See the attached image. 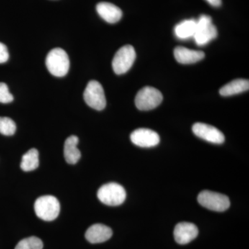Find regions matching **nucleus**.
<instances>
[{
    "instance_id": "obj_1",
    "label": "nucleus",
    "mask_w": 249,
    "mask_h": 249,
    "mask_svg": "<svg viewBox=\"0 0 249 249\" xmlns=\"http://www.w3.org/2000/svg\"><path fill=\"white\" fill-rule=\"evenodd\" d=\"M47 70L54 76H66L70 70V58L65 50L55 48L51 50L46 58Z\"/></svg>"
},
{
    "instance_id": "obj_2",
    "label": "nucleus",
    "mask_w": 249,
    "mask_h": 249,
    "mask_svg": "<svg viewBox=\"0 0 249 249\" xmlns=\"http://www.w3.org/2000/svg\"><path fill=\"white\" fill-rule=\"evenodd\" d=\"M36 215L42 220L53 221L60 213V203L55 196H42L37 198L34 204Z\"/></svg>"
},
{
    "instance_id": "obj_3",
    "label": "nucleus",
    "mask_w": 249,
    "mask_h": 249,
    "mask_svg": "<svg viewBox=\"0 0 249 249\" xmlns=\"http://www.w3.org/2000/svg\"><path fill=\"white\" fill-rule=\"evenodd\" d=\"M97 196L103 204L116 206L122 204L125 200L126 192L119 183H108L99 188Z\"/></svg>"
},
{
    "instance_id": "obj_4",
    "label": "nucleus",
    "mask_w": 249,
    "mask_h": 249,
    "mask_svg": "<svg viewBox=\"0 0 249 249\" xmlns=\"http://www.w3.org/2000/svg\"><path fill=\"white\" fill-rule=\"evenodd\" d=\"M217 36V29L213 24L212 19L209 16L201 15L196 20V28L193 36L196 45L204 46L210 41L216 38Z\"/></svg>"
},
{
    "instance_id": "obj_5",
    "label": "nucleus",
    "mask_w": 249,
    "mask_h": 249,
    "mask_svg": "<svg viewBox=\"0 0 249 249\" xmlns=\"http://www.w3.org/2000/svg\"><path fill=\"white\" fill-rule=\"evenodd\" d=\"M163 101L161 92L155 88L145 87L137 93L135 105L139 110L148 111L158 107Z\"/></svg>"
},
{
    "instance_id": "obj_6",
    "label": "nucleus",
    "mask_w": 249,
    "mask_h": 249,
    "mask_svg": "<svg viewBox=\"0 0 249 249\" xmlns=\"http://www.w3.org/2000/svg\"><path fill=\"white\" fill-rule=\"evenodd\" d=\"M135 49L131 45L121 47L116 52L112 60V68L117 75L124 74L130 70L136 60Z\"/></svg>"
},
{
    "instance_id": "obj_7",
    "label": "nucleus",
    "mask_w": 249,
    "mask_h": 249,
    "mask_svg": "<svg viewBox=\"0 0 249 249\" xmlns=\"http://www.w3.org/2000/svg\"><path fill=\"white\" fill-rule=\"evenodd\" d=\"M198 202L203 207L211 211L223 212L230 206V200L227 196L221 193L209 191L201 192L198 196Z\"/></svg>"
},
{
    "instance_id": "obj_8",
    "label": "nucleus",
    "mask_w": 249,
    "mask_h": 249,
    "mask_svg": "<svg viewBox=\"0 0 249 249\" xmlns=\"http://www.w3.org/2000/svg\"><path fill=\"white\" fill-rule=\"evenodd\" d=\"M85 103L90 107L96 110H103L106 106V98L104 89L101 83L96 80H91L85 88L84 94Z\"/></svg>"
},
{
    "instance_id": "obj_9",
    "label": "nucleus",
    "mask_w": 249,
    "mask_h": 249,
    "mask_svg": "<svg viewBox=\"0 0 249 249\" xmlns=\"http://www.w3.org/2000/svg\"><path fill=\"white\" fill-rule=\"evenodd\" d=\"M193 132L196 137L212 143L222 144L225 141V137L222 132L210 124L196 123L193 124Z\"/></svg>"
},
{
    "instance_id": "obj_10",
    "label": "nucleus",
    "mask_w": 249,
    "mask_h": 249,
    "mask_svg": "<svg viewBox=\"0 0 249 249\" xmlns=\"http://www.w3.org/2000/svg\"><path fill=\"white\" fill-rule=\"evenodd\" d=\"M134 145L142 147H151L158 145L160 142L159 134L152 129L139 128L134 130L130 135Z\"/></svg>"
},
{
    "instance_id": "obj_11",
    "label": "nucleus",
    "mask_w": 249,
    "mask_h": 249,
    "mask_svg": "<svg viewBox=\"0 0 249 249\" xmlns=\"http://www.w3.org/2000/svg\"><path fill=\"white\" fill-rule=\"evenodd\" d=\"M199 231L194 224L189 222L178 223L174 230L175 240L179 245H186L197 237Z\"/></svg>"
},
{
    "instance_id": "obj_12",
    "label": "nucleus",
    "mask_w": 249,
    "mask_h": 249,
    "mask_svg": "<svg viewBox=\"0 0 249 249\" xmlns=\"http://www.w3.org/2000/svg\"><path fill=\"white\" fill-rule=\"evenodd\" d=\"M112 231L110 228L101 224H93L88 229L85 237L91 244L102 243L111 238Z\"/></svg>"
},
{
    "instance_id": "obj_13",
    "label": "nucleus",
    "mask_w": 249,
    "mask_h": 249,
    "mask_svg": "<svg viewBox=\"0 0 249 249\" xmlns=\"http://www.w3.org/2000/svg\"><path fill=\"white\" fill-rule=\"evenodd\" d=\"M174 55L177 61L179 63L188 65L203 60L205 53L201 51L192 50L186 47H178L174 49Z\"/></svg>"
},
{
    "instance_id": "obj_14",
    "label": "nucleus",
    "mask_w": 249,
    "mask_h": 249,
    "mask_svg": "<svg viewBox=\"0 0 249 249\" xmlns=\"http://www.w3.org/2000/svg\"><path fill=\"white\" fill-rule=\"evenodd\" d=\"M96 11L105 21L110 24L119 22L123 16L120 8L109 2L98 3L96 6Z\"/></svg>"
},
{
    "instance_id": "obj_15",
    "label": "nucleus",
    "mask_w": 249,
    "mask_h": 249,
    "mask_svg": "<svg viewBox=\"0 0 249 249\" xmlns=\"http://www.w3.org/2000/svg\"><path fill=\"white\" fill-rule=\"evenodd\" d=\"M78 142L79 140L78 137L74 135L68 137L65 141L64 155H65V160L70 164H76L80 159L81 154L77 147Z\"/></svg>"
},
{
    "instance_id": "obj_16",
    "label": "nucleus",
    "mask_w": 249,
    "mask_h": 249,
    "mask_svg": "<svg viewBox=\"0 0 249 249\" xmlns=\"http://www.w3.org/2000/svg\"><path fill=\"white\" fill-rule=\"evenodd\" d=\"M249 89V80L236 79L222 87L219 90V93L222 96H230L245 92Z\"/></svg>"
},
{
    "instance_id": "obj_17",
    "label": "nucleus",
    "mask_w": 249,
    "mask_h": 249,
    "mask_svg": "<svg viewBox=\"0 0 249 249\" xmlns=\"http://www.w3.org/2000/svg\"><path fill=\"white\" fill-rule=\"evenodd\" d=\"M196 28V19H190L178 23L175 27V34L178 39L186 40L195 35Z\"/></svg>"
},
{
    "instance_id": "obj_18",
    "label": "nucleus",
    "mask_w": 249,
    "mask_h": 249,
    "mask_svg": "<svg viewBox=\"0 0 249 249\" xmlns=\"http://www.w3.org/2000/svg\"><path fill=\"white\" fill-rule=\"evenodd\" d=\"M39 166V152L35 148L31 149L22 156L20 167L25 172L33 171Z\"/></svg>"
},
{
    "instance_id": "obj_19",
    "label": "nucleus",
    "mask_w": 249,
    "mask_h": 249,
    "mask_svg": "<svg viewBox=\"0 0 249 249\" xmlns=\"http://www.w3.org/2000/svg\"><path fill=\"white\" fill-rule=\"evenodd\" d=\"M43 242L37 237H28L18 242L15 249H42Z\"/></svg>"
},
{
    "instance_id": "obj_20",
    "label": "nucleus",
    "mask_w": 249,
    "mask_h": 249,
    "mask_svg": "<svg viewBox=\"0 0 249 249\" xmlns=\"http://www.w3.org/2000/svg\"><path fill=\"white\" fill-rule=\"evenodd\" d=\"M16 131V124L12 119L0 116V133L5 136H12Z\"/></svg>"
},
{
    "instance_id": "obj_21",
    "label": "nucleus",
    "mask_w": 249,
    "mask_h": 249,
    "mask_svg": "<svg viewBox=\"0 0 249 249\" xmlns=\"http://www.w3.org/2000/svg\"><path fill=\"white\" fill-rule=\"evenodd\" d=\"M14 101V96L9 92L7 85L4 83H0V103H10Z\"/></svg>"
},
{
    "instance_id": "obj_22",
    "label": "nucleus",
    "mask_w": 249,
    "mask_h": 249,
    "mask_svg": "<svg viewBox=\"0 0 249 249\" xmlns=\"http://www.w3.org/2000/svg\"><path fill=\"white\" fill-rule=\"evenodd\" d=\"M9 53L7 47L4 44L0 42V64L4 63L9 60Z\"/></svg>"
},
{
    "instance_id": "obj_23",
    "label": "nucleus",
    "mask_w": 249,
    "mask_h": 249,
    "mask_svg": "<svg viewBox=\"0 0 249 249\" xmlns=\"http://www.w3.org/2000/svg\"><path fill=\"white\" fill-rule=\"evenodd\" d=\"M211 6L219 7L222 5V0H206Z\"/></svg>"
}]
</instances>
